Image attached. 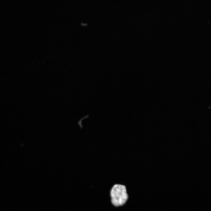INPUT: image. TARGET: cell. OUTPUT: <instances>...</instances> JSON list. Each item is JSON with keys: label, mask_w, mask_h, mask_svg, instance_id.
I'll list each match as a JSON object with an SVG mask.
<instances>
[{"label": "cell", "mask_w": 211, "mask_h": 211, "mask_svg": "<svg viewBox=\"0 0 211 211\" xmlns=\"http://www.w3.org/2000/svg\"><path fill=\"white\" fill-rule=\"evenodd\" d=\"M110 196L112 204L115 207L124 205L129 198L126 186L123 185L116 184L111 188Z\"/></svg>", "instance_id": "1"}]
</instances>
